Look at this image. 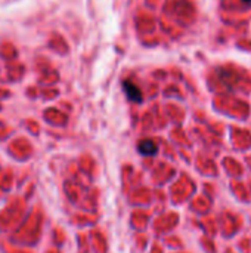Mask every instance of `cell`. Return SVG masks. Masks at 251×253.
<instances>
[{
    "label": "cell",
    "instance_id": "obj_1",
    "mask_svg": "<svg viewBox=\"0 0 251 253\" xmlns=\"http://www.w3.org/2000/svg\"><path fill=\"white\" fill-rule=\"evenodd\" d=\"M139 153L141 154H143V156H154L155 153H157V145H155V142L154 141H151V139H143V141H141L139 142Z\"/></svg>",
    "mask_w": 251,
    "mask_h": 253
},
{
    "label": "cell",
    "instance_id": "obj_2",
    "mask_svg": "<svg viewBox=\"0 0 251 253\" xmlns=\"http://www.w3.org/2000/svg\"><path fill=\"white\" fill-rule=\"evenodd\" d=\"M124 90H126V93H127V96H129L130 101H133V102H141L142 101L141 90L132 82H126L124 83Z\"/></svg>",
    "mask_w": 251,
    "mask_h": 253
},
{
    "label": "cell",
    "instance_id": "obj_3",
    "mask_svg": "<svg viewBox=\"0 0 251 253\" xmlns=\"http://www.w3.org/2000/svg\"><path fill=\"white\" fill-rule=\"evenodd\" d=\"M241 1H244V3H247V4H251V0H241Z\"/></svg>",
    "mask_w": 251,
    "mask_h": 253
}]
</instances>
